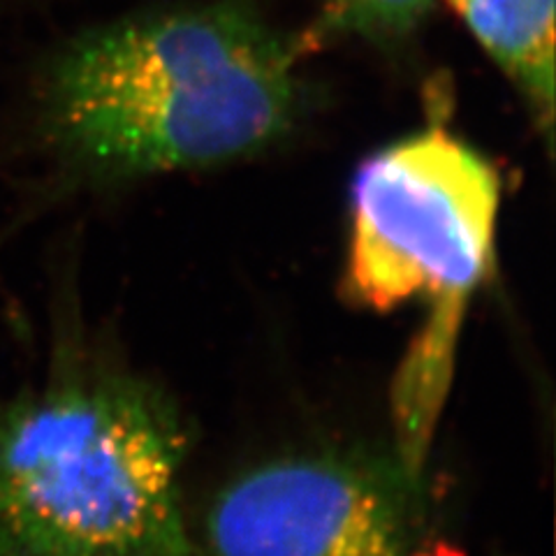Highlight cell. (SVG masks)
I'll return each instance as SVG.
<instances>
[{"label":"cell","instance_id":"1","mask_svg":"<svg viewBox=\"0 0 556 556\" xmlns=\"http://www.w3.org/2000/svg\"><path fill=\"white\" fill-rule=\"evenodd\" d=\"M188 450L165 390L61 334L40 380L0 394V556H206Z\"/></svg>","mask_w":556,"mask_h":556},{"label":"cell","instance_id":"2","mask_svg":"<svg viewBox=\"0 0 556 556\" xmlns=\"http://www.w3.org/2000/svg\"><path fill=\"white\" fill-rule=\"evenodd\" d=\"M298 100L294 45L216 3L86 35L51 70L42 110L67 161L137 177L247 159L290 130Z\"/></svg>","mask_w":556,"mask_h":556},{"label":"cell","instance_id":"3","mask_svg":"<svg viewBox=\"0 0 556 556\" xmlns=\"http://www.w3.org/2000/svg\"><path fill=\"white\" fill-rule=\"evenodd\" d=\"M498 202L494 167L443 128L378 151L355 174L348 298L374 311L427 306L390 386L392 447L415 471L429 466L466 311L492 267Z\"/></svg>","mask_w":556,"mask_h":556},{"label":"cell","instance_id":"4","mask_svg":"<svg viewBox=\"0 0 556 556\" xmlns=\"http://www.w3.org/2000/svg\"><path fill=\"white\" fill-rule=\"evenodd\" d=\"M206 556H462L427 471L396 450L323 447L243 468L204 515Z\"/></svg>","mask_w":556,"mask_h":556},{"label":"cell","instance_id":"5","mask_svg":"<svg viewBox=\"0 0 556 556\" xmlns=\"http://www.w3.org/2000/svg\"><path fill=\"white\" fill-rule=\"evenodd\" d=\"M501 67L515 79L543 132L554 118V0H447Z\"/></svg>","mask_w":556,"mask_h":556},{"label":"cell","instance_id":"6","mask_svg":"<svg viewBox=\"0 0 556 556\" xmlns=\"http://www.w3.org/2000/svg\"><path fill=\"white\" fill-rule=\"evenodd\" d=\"M339 20L374 38H396L420 24L433 0H329Z\"/></svg>","mask_w":556,"mask_h":556}]
</instances>
